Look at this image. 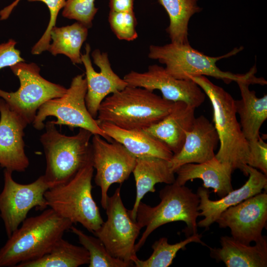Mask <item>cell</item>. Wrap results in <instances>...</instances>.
Wrapping results in <instances>:
<instances>
[{"instance_id":"16","label":"cell","mask_w":267,"mask_h":267,"mask_svg":"<svg viewBox=\"0 0 267 267\" xmlns=\"http://www.w3.org/2000/svg\"><path fill=\"white\" fill-rule=\"evenodd\" d=\"M0 166L22 172L29 165L25 152L24 130L27 124L0 99Z\"/></svg>"},{"instance_id":"34","label":"cell","mask_w":267,"mask_h":267,"mask_svg":"<svg viewBox=\"0 0 267 267\" xmlns=\"http://www.w3.org/2000/svg\"><path fill=\"white\" fill-rule=\"evenodd\" d=\"M16 43L14 40L10 39L0 44V70L24 62V59L20 56V51L15 47Z\"/></svg>"},{"instance_id":"9","label":"cell","mask_w":267,"mask_h":267,"mask_svg":"<svg viewBox=\"0 0 267 267\" xmlns=\"http://www.w3.org/2000/svg\"><path fill=\"white\" fill-rule=\"evenodd\" d=\"M10 68L19 79L20 87L15 92L0 89V97L27 124L33 123L42 104L63 96L67 90L64 87L44 78L40 67L34 63L21 62Z\"/></svg>"},{"instance_id":"17","label":"cell","mask_w":267,"mask_h":267,"mask_svg":"<svg viewBox=\"0 0 267 267\" xmlns=\"http://www.w3.org/2000/svg\"><path fill=\"white\" fill-rule=\"evenodd\" d=\"M246 171L249 178L245 184L218 200L210 199L207 188L204 187L198 188L197 191L200 198L198 210L201 211L199 216L204 218L197 222L198 226L208 228L229 207L261 193L263 189H267V175L248 165L246 167Z\"/></svg>"},{"instance_id":"6","label":"cell","mask_w":267,"mask_h":267,"mask_svg":"<svg viewBox=\"0 0 267 267\" xmlns=\"http://www.w3.org/2000/svg\"><path fill=\"white\" fill-rule=\"evenodd\" d=\"M243 49L242 46L235 47L222 56L213 57L192 48L189 44L171 42L163 45H150L148 56L149 58L157 60L165 65L167 72L175 78L188 80L194 76H207L229 84L245 79L257 72L255 65L244 74L224 72L217 66L218 61L233 56Z\"/></svg>"},{"instance_id":"25","label":"cell","mask_w":267,"mask_h":267,"mask_svg":"<svg viewBox=\"0 0 267 267\" xmlns=\"http://www.w3.org/2000/svg\"><path fill=\"white\" fill-rule=\"evenodd\" d=\"M89 254L83 246L61 238L42 257L18 265L17 267H78L88 265Z\"/></svg>"},{"instance_id":"24","label":"cell","mask_w":267,"mask_h":267,"mask_svg":"<svg viewBox=\"0 0 267 267\" xmlns=\"http://www.w3.org/2000/svg\"><path fill=\"white\" fill-rule=\"evenodd\" d=\"M221 248H210V256L227 267H267V241L265 238L254 246L245 244L232 237L222 236Z\"/></svg>"},{"instance_id":"35","label":"cell","mask_w":267,"mask_h":267,"mask_svg":"<svg viewBox=\"0 0 267 267\" xmlns=\"http://www.w3.org/2000/svg\"><path fill=\"white\" fill-rule=\"evenodd\" d=\"M134 0H109L111 11L116 12L134 10Z\"/></svg>"},{"instance_id":"21","label":"cell","mask_w":267,"mask_h":267,"mask_svg":"<svg viewBox=\"0 0 267 267\" xmlns=\"http://www.w3.org/2000/svg\"><path fill=\"white\" fill-rule=\"evenodd\" d=\"M233 170L228 165L219 161L215 157L202 163H188L178 168L175 182L184 185L189 180L201 179L203 187L212 188L222 198L233 190L231 174Z\"/></svg>"},{"instance_id":"20","label":"cell","mask_w":267,"mask_h":267,"mask_svg":"<svg viewBox=\"0 0 267 267\" xmlns=\"http://www.w3.org/2000/svg\"><path fill=\"white\" fill-rule=\"evenodd\" d=\"M195 109L185 102H174L165 117L143 131L163 142L174 154H177L183 146L186 133L192 127L196 118Z\"/></svg>"},{"instance_id":"13","label":"cell","mask_w":267,"mask_h":267,"mask_svg":"<svg viewBox=\"0 0 267 267\" xmlns=\"http://www.w3.org/2000/svg\"><path fill=\"white\" fill-rule=\"evenodd\" d=\"M123 79L128 86L150 91L160 90L162 97L173 102L181 101L197 108L205 101L206 94L191 79H178L170 75L165 68L157 64L148 66L147 71H132Z\"/></svg>"},{"instance_id":"1","label":"cell","mask_w":267,"mask_h":267,"mask_svg":"<svg viewBox=\"0 0 267 267\" xmlns=\"http://www.w3.org/2000/svg\"><path fill=\"white\" fill-rule=\"evenodd\" d=\"M73 224L50 208L27 218L0 249V267H16L42 257Z\"/></svg>"},{"instance_id":"22","label":"cell","mask_w":267,"mask_h":267,"mask_svg":"<svg viewBox=\"0 0 267 267\" xmlns=\"http://www.w3.org/2000/svg\"><path fill=\"white\" fill-rule=\"evenodd\" d=\"M136 186V197L132 210H129L131 218L135 221L138 204L149 192H154L158 183L172 184L176 180L175 173L169 160L155 157L136 158L133 171Z\"/></svg>"},{"instance_id":"23","label":"cell","mask_w":267,"mask_h":267,"mask_svg":"<svg viewBox=\"0 0 267 267\" xmlns=\"http://www.w3.org/2000/svg\"><path fill=\"white\" fill-rule=\"evenodd\" d=\"M98 124L109 137L123 144L136 158L155 157L170 161L174 155L163 142L143 130H126L107 122Z\"/></svg>"},{"instance_id":"32","label":"cell","mask_w":267,"mask_h":267,"mask_svg":"<svg viewBox=\"0 0 267 267\" xmlns=\"http://www.w3.org/2000/svg\"><path fill=\"white\" fill-rule=\"evenodd\" d=\"M29 1H42L48 7L50 12V19L44 33L33 46L31 53L34 55L42 53L47 50L51 41L50 32L55 26L56 19L59 11L65 6L66 0H28Z\"/></svg>"},{"instance_id":"2","label":"cell","mask_w":267,"mask_h":267,"mask_svg":"<svg viewBox=\"0 0 267 267\" xmlns=\"http://www.w3.org/2000/svg\"><path fill=\"white\" fill-rule=\"evenodd\" d=\"M174 103L153 91L128 85L102 101L96 120L126 130H145L165 117Z\"/></svg>"},{"instance_id":"15","label":"cell","mask_w":267,"mask_h":267,"mask_svg":"<svg viewBox=\"0 0 267 267\" xmlns=\"http://www.w3.org/2000/svg\"><path fill=\"white\" fill-rule=\"evenodd\" d=\"M90 46L86 44L85 52L81 54L82 63L86 70L87 90L85 97L87 109L95 119L98 108L102 101L110 94L125 88L128 84L113 70L106 52L95 49L91 53L94 63L99 68L100 72L95 71L90 58Z\"/></svg>"},{"instance_id":"10","label":"cell","mask_w":267,"mask_h":267,"mask_svg":"<svg viewBox=\"0 0 267 267\" xmlns=\"http://www.w3.org/2000/svg\"><path fill=\"white\" fill-rule=\"evenodd\" d=\"M120 189L117 188L108 196L105 208L107 220L92 233L113 257L133 267L132 259L136 256L135 242L142 228L131 218L122 201Z\"/></svg>"},{"instance_id":"7","label":"cell","mask_w":267,"mask_h":267,"mask_svg":"<svg viewBox=\"0 0 267 267\" xmlns=\"http://www.w3.org/2000/svg\"><path fill=\"white\" fill-rule=\"evenodd\" d=\"M93 171L92 163L89 164L70 180L48 188L44 195L47 206L58 215L92 233L104 222L92 196Z\"/></svg>"},{"instance_id":"19","label":"cell","mask_w":267,"mask_h":267,"mask_svg":"<svg viewBox=\"0 0 267 267\" xmlns=\"http://www.w3.org/2000/svg\"><path fill=\"white\" fill-rule=\"evenodd\" d=\"M238 85L241 98L235 100L236 114L240 117V125L243 135L248 142L255 141L260 136L261 126L267 119V95L258 97L255 91L249 89L253 84L267 85L263 78H257L255 73L236 82Z\"/></svg>"},{"instance_id":"14","label":"cell","mask_w":267,"mask_h":267,"mask_svg":"<svg viewBox=\"0 0 267 267\" xmlns=\"http://www.w3.org/2000/svg\"><path fill=\"white\" fill-rule=\"evenodd\" d=\"M267 222V194L260 193L229 207L217 220L221 228L229 227L232 237L249 245L264 239Z\"/></svg>"},{"instance_id":"4","label":"cell","mask_w":267,"mask_h":267,"mask_svg":"<svg viewBox=\"0 0 267 267\" xmlns=\"http://www.w3.org/2000/svg\"><path fill=\"white\" fill-rule=\"evenodd\" d=\"M44 128L40 141L46 159L43 176L49 188L67 182L92 163L90 140L93 134L80 128L76 134L68 136L59 133L52 121L46 122Z\"/></svg>"},{"instance_id":"11","label":"cell","mask_w":267,"mask_h":267,"mask_svg":"<svg viewBox=\"0 0 267 267\" xmlns=\"http://www.w3.org/2000/svg\"><path fill=\"white\" fill-rule=\"evenodd\" d=\"M12 172L4 171V185L0 193V216L8 238L27 218L34 208L44 210L48 206L44 193L49 188L43 175L28 184H20L12 177Z\"/></svg>"},{"instance_id":"3","label":"cell","mask_w":267,"mask_h":267,"mask_svg":"<svg viewBox=\"0 0 267 267\" xmlns=\"http://www.w3.org/2000/svg\"><path fill=\"white\" fill-rule=\"evenodd\" d=\"M203 90L212 104L213 123L219 136L220 147L215 155L219 161L238 169L246 176L249 143L236 117L235 100L222 87L204 76L190 78Z\"/></svg>"},{"instance_id":"30","label":"cell","mask_w":267,"mask_h":267,"mask_svg":"<svg viewBox=\"0 0 267 267\" xmlns=\"http://www.w3.org/2000/svg\"><path fill=\"white\" fill-rule=\"evenodd\" d=\"M108 21L110 28L120 40L133 41L138 37L136 19L134 10L116 12L110 10Z\"/></svg>"},{"instance_id":"33","label":"cell","mask_w":267,"mask_h":267,"mask_svg":"<svg viewBox=\"0 0 267 267\" xmlns=\"http://www.w3.org/2000/svg\"><path fill=\"white\" fill-rule=\"evenodd\" d=\"M249 143V153L247 165L259 169L267 175V144L262 137L258 140Z\"/></svg>"},{"instance_id":"36","label":"cell","mask_w":267,"mask_h":267,"mask_svg":"<svg viewBox=\"0 0 267 267\" xmlns=\"http://www.w3.org/2000/svg\"><path fill=\"white\" fill-rule=\"evenodd\" d=\"M20 0H15L10 4L5 7L3 9L0 11V19L5 20L6 19L13 9L16 6Z\"/></svg>"},{"instance_id":"28","label":"cell","mask_w":267,"mask_h":267,"mask_svg":"<svg viewBox=\"0 0 267 267\" xmlns=\"http://www.w3.org/2000/svg\"><path fill=\"white\" fill-rule=\"evenodd\" d=\"M202 235L193 234L184 240L175 244H169L167 237H162L152 245L153 252L145 260H141L137 256L132 259L136 267H167L170 266L178 251L185 249L187 244L191 242L204 244L201 240Z\"/></svg>"},{"instance_id":"5","label":"cell","mask_w":267,"mask_h":267,"mask_svg":"<svg viewBox=\"0 0 267 267\" xmlns=\"http://www.w3.org/2000/svg\"><path fill=\"white\" fill-rule=\"evenodd\" d=\"M160 203L151 207L141 201L138 205L135 221L141 228L145 227L141 237L135 244L138 251L151 233L167 223L182 221L186 224L185 234L197 233L200 198L192 190L175 181L167 184L159 192Z\"/></svg>"},{"instance_id":"8","label":"cell","mask_w":267,"mask_h":267,"mask_svg":"<svg viewBox=\"0 0 267 267\" xmlns=\"http://www.w3.org/2000/svg\"><path fill=\"white\" fill-rule=\"evenodd\" d=\"M87 90L84 75L74 77L63 96L50 99L40 106L32 123L34 128L39 131L43 130L45 119L53 116L57 119L52 121L55 125L67 126L71 129L77 127L85 129L108 141H112L113 139L103 131L96 119L89 112L85 101Z\"/></svg>"},{"instance_id":"18","label":"cell","mask_w":267,"mask_h":267,"mask_svg":"<svg viewBox=\"0 0 267 267\" xmlns=\"http://www.w3.org/2000/svg\"><path fill=\"white\" fill-rule=\"evenodd\" d=\"M219 142L214 124L201 115L195 118L192 127L186 133L180 150L170 160L175 173L180 166L188 163H202L215 157V151Z\"/></svg>"},{"instance_id":"31","label":"cell","mask_w":267,"mask_h":267,"mask_svg":"<svg viewBox=\"0 0 267 267\" xmlns=\"http://www.w3.org/2000/svg\"><path fill=\"white\" fill-rule=\"evenodd\" d=\"M95 0H66L62 15L74 19L88 28L92 26V21L98 11Z\"/></svg>"},{"instance_id":"12","label":"cell","mask_w":267,"mask_h":267,"mask_svg":"<svg viewBox=\"0 0 267 267\" xmlns=\"http://www.w3.org/2000/svg\"><path fill=\"white\" fill-rule=\"evenodd\" d=\"M92 163L96 170L94 180L100 188V203L105 209L108 189L113 183H123L134 170L136 157L120 142L108 141L98 134L91 137Z\"/></svg>"},{"instance_id":"26","label":"cell","mask_w":267,"mask_h":267,"mask_svg":"<svg viewBox=\"0 0 267 267\" xmlns=\"http://www.w3.org/2000/svg\"><path fill=\"white\" fill-rule=\"evenodd\" d=\"M88 28L77 22L61 27L55 26L50 32L52 40L47 50L52 55L62 54L74 64H81V47L87 39Z\"/></svg>"},{"instance_id":"27","label":"cell","mask_w":267,"mask_h":267,"mask_svg":"<svg viewBox=\"0 0 267 267\" xmlns=\"http://www.w3.org/2000/svg\"><path fill=\"white\" fill-rule=\"evenodd\" d=\"M167 11L170 23L166 31L172 43L189 44L188 26L191 17L202 10L197 0H158Z\"/></svg>"},{"instance_id":"29","label":"cell","mask_w":267,"mask_h":267,"mask_svg":"<svg viewBox=\"0 0 267 267\" xmlns=\"http://www.w3.org/2000/svg\"><path fill=\"white\" fill-rule=\"evenodd\" d=\"M70 229L77 235L79 243L88 252L89 257L88 264L89 267H130L123 261L113 257L97 237L88 235L73 225Z\"/></svg>"}]
</instances>
